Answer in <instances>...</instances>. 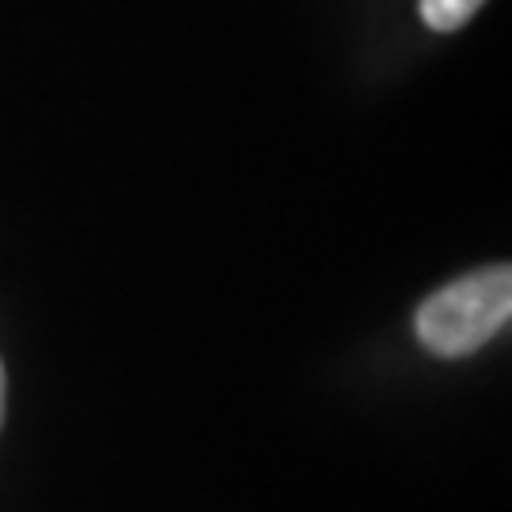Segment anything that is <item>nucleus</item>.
Segmentation results:
<instances>
[{
    "instance_id": "nucleus-3",
    "label": "nucleus",
    "mask_w": 512,
    "mask_h": 512,
    "mask_svg": "<svg viewBox=\"0 0 512 512\" xmlns=\"http://www.w3.org/2000/svg\"><path fill=\"white\" fill-rule=\"evenodd\" d=\"M0 418H4V365H0Z\"/></svg>"
},
{
    "instance_id": "nucleus-1",
    "label": "nucleus",
    "mask_w": 512,
    "mask_h": 512,
    "mask_svg": "<svg viewBox=\"0 0 512 512\" xmlns=\"http://www.w3.org/2000/svg\"><path fill=\"white\" fill-rule=\"evenodd\" d=\"M512 315L509 266H486L444 285L418 308V338L437 357H467L482 349Z\"/></svg>"
},
{
    "instance_id": "nucleus-2",
    "label": "nucleus",
    "mask_w": 512,
    "mask_h": 512,
    "mask_svg": "<svg viewBox=\"0 0 512 512\" xmlns=\"http://www.w3.org/2000/svg\"><path fill=\"white\" fill-rule=\"evenodd\" d=\"M482 8V0H421V19L433 31H459Z\"/></svg>"
}]
</instances>
